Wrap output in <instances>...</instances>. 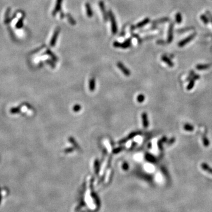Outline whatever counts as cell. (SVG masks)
I'll list each match as a JSON object with an SVG mask.
<instances>
[{
  "label": "cell",
  "instance_id": "1",
  "mask_svg": "<svg viewBox=\"0 0 212 212\" xmlns=\"http://www.w3.org/2000/svg\"><path fill=\"white\" fill-rule=\"evenodd\" d=\"M108 15L109 17L110 18V21H111V32H112L113 35H116L117 33V25L116 20L115 18L114 15L113 13L111 10H109L108 12Z\"/></svg>",
  "mask_w": 212,
  "mask_h": 212
},
{
  "label": "cell",
  "instance_id": "2",
  "mask_svg": "<svg viewBox=\"0 0 212 212\" xmlns=\"http://www.w3.org/2000/svg\"><path fill=\"white\" fill-rule=\"evenodd\" d=\"M131 38L127 39L123 42H120L119 41H114L113 42V46L116 48H121L123 49L129 48L131 47Z\"/></svg>",
  "mask_w": 212,
  "mask_h": 212
},
{
  "label": "cell",
  "instance_id": "3",
  "mask_svg": "<svg viewBox=\"0 0 212 212\" xmlns=\"http://www.w3.org/2000/svg\"><path fill=\"white\" fill-rule=\"evenodd\" d=\"M60 30H61V28H60V27H58L56 28L54 32L53 36H52V38H51V41H50V44L51 47H54V46L56 45V42H57V39H58L59 33H60Z\"/></svg>",
  "mask_w": 212,
  "mask_h": 212
},
{
  "label": "cell",
  "instance_id": "4",
  "mask_svg": "<svg viewBox=\"0 0 212 212\" xmlns=\"http://www.w3.org/2000/svg\"><path fill=\"white\" fill-rule=\"evenodd\" d=\"M98 5L100 7V9H101V12L103 14V19L104 21L105 22H107L108 21V18H109V15H108L107 12L106 10V7H105V4H104V2H103V1H100V2H98Z\"/></svg>",
  "mask_w": 212,
  "mask_h": 212
},
{
  "label": "cell",
  "instance_id": "5",
  "mask_svg": "<svg viewBox=\"0 0 212 212\" xmlns=\"http://www.w3.org/2000/svg\"><path fill=\"white\" fill-rule=\"evenodd\" d=\"M149 22H150V19L149 18H145L142 21L137 24V25H135V26H131V27H130V31H133L134 30L137 29V28H141V27H144L145 25L147 24Z\"/></svg>",
  "mask_w": 212,
  "mask_h": 212
},
{
  "label": "cell",
  "instance_id": "6",
  "mask_svg": "<svg viewBox=\"0 0 212 212\" xmlns=\"http://www.w3.org/2000/svg\"><path fill=\"white\" fill-rule=\"evenodd\" d=\"M62 2V0H57L54 9L53 11L52 12V16H53V17H55L58 12H60V11H61Z\"/></svg>",
  "mask_w": 212,
  "mask_h": 212
},
{
  "label": "cell",
  "instance_id": "7",
  "mask_svg": "<svg viewBox=\"0 0 212 212\" xmlns=\"http://www.w3.org/2000/svg\"><path fill=\"white\" fill-rule=\"evenodd\" d=\"M117 65V67H119V68H120V70H121V71L124 72V74L125 75H126V76H129V75H130V71H129V70H128V69L127 68L125 67L124 66L123 64H122L121 62H119Z\"/></svg>",
  "mask_w": 212,
  "mask_h": 212
},
{
  "label": "cell",
  "instance_id": "8",
  "mask_svg": "<svg viewBox=\"0 0 212 212\" xmlns=\"http://www.w3.org/2000/svg\"><path fill=\"white\" fill-rule=\"evenodd\" d=\"M196 36V34H192V35H191V36H189V37H188L187 38H186V39H184V40H182L181 42H179V46H180V47H183V46H185L187 43H188L189 42H190V41H191L192 39H193V38H194V36Z\"/></svg>",
  "mask_w": 212,
  "mask_h": 212
},
{
  "label": "cell",
  "instance_id": "9",
  "mask_svg": "<svg viewBox=\"0 0 212 212\" xmlns=\"http://www.w3.org/2000/svg\"><path fill=\"white\" fill-rule=\"evenodd\" d=\"M86 12H87V16L88 17H92L93 16V12L92 11L91 5L89 3L86 4Z\"/></svg>",
  "mask_w": 212,
  "mask_h": 212
},
{
  "label": "cell",
  "instance_id": "10",
  "mask_svg": "<svg viewBox=\"0 0 212 212\" xmlns=\"http://www.w3.org/2000/svg\"><path fill=\"white\" fill-rule=\"evenodd\" d=\"M173 24H171L170 26L169 30V35H168V43H170L173 40Z\"/></svg>",
  "mask_w": 212,
  "mask_h": 212
},
{
  "label": "cell",
  "instance_id": "11",
  "mask_svg": "<svg viewBox=\"0 0 212 212\" xmlns=\"http://www.w3.org/2000/svg\"><path fill=\"white\" fill-rule=\"evenodd\" d=\"M66 17L67 18L68 21L69 23H70V24L72 25V26H75V25L76 24V21H75V20L74 19L73 17L71 16L70 14L69 13L66 14Z\"/></svg>",
  "mask_w": 212,
  "mask_h": 212
},
{
  "label": "cell",
  "instance_id": "12",
  "mask_svg": "<svg viewBox=\"0 0 212 212\" xmlns=\"http://www.w3.org/2000/svg\"><path fill=\"white\" fill-rule=\"evenodd\" d=\"M161 59H162L163 61H164L165 62H166L170 67H173V62H171V60H170V58H168L167 56H163L162 57V58H161Z\"/></svg>",
  "mask_w": 212,
  "mask_h": 212
},
{
  "label": "cell",
  "instance_id": "13",
  "mask_svg": "<svg viewBox=\"0 0 212 212\" xmlns=\"http://www.w3.org/2000/svg\"><path fill=\"white\" fill-rule=\"evenodd\" d=\"M131 31V35L132 36V37H134V38H136L139 44H140L142 42L143 39H141V38H140V36H139L137 34L134 33V32H133V31Z\"/></svg>",
  "mask_w": 212,
  "mask_h": 212
},
{
  "label": "cell",
  "instance_id": "14",
  "mask_svg": "<svg viewBox=\"0 0 212 212\" xmlns=\"http://www.w3.org/2000/svg\"><path fill=\"white\" fill-rule=\"evenodd\" d=\"M45 54H46L50 55V56H51V57H52V59H53V60H54V61H57V60H58V58H57V57H56V56H55V55L54 54L52 53V52H51V50H49V49H48V50H47V51H46V52H45Z\"/></svg>",
  "mask_w": 212,
  "mask_h": 212
},
{
  "label": "cell",
  "instance_id": "15",
  "mask_svg": "<svg viewBox=\"0 0 212 212\" xmlns=\"http://www.w3.org/2000/svg\"><path fill=\"white\" fill-rule=\"evenodd\" d=\"M202 167L204 170H206V171H208V172L210 173H212V169H210V168L209 167V165H207L206 164L204 163L202 164Z\"/></svg>",
  "mask_w": 212,
  "mask_h": 212
},
{
  "label": "cell",
  "instance_id": "16",
  "mask_svg": "<svg viewBox=\"0 0 212 212\" xmlns=\"http://www.w3.org/2000/svg\"><path fill=\"white\" fill-rule=\"evenodd\" d=\"M168 21V18H161V19H159L158 20H156V21H153L152 23L153 24H155L161 23V22H165V21Z\"/></svg>",
  "mask_w": 212,
  "mask_h": 212
},
{
  "label": "cell",
  "instance_id": "17",
  "mask_svg": "<svg viewBox=\"0 0 212 212\" xmlns=\"http://www.w3.org/2000/svg\"><path fill=\"white\" fill-rule=\"evenodd\" d=\"M128 24H125L124 25V26H123V27H122V30H121V32H120V37H123V36H125V28H126V27H127V26H128Z\"/></svg>",
  "mask_w": 212,
  "mask_h": 212
},
{
  "label": "cell",
  "instance_id": "18",
  "mask_svg": "<svg viewBox=\"0 0 212 212\" xmlns=\"http://www.w3.org/2000/svg\"><path fill=\"white\" fill-rule=\"evenodd\" d=\"M184 129H185L186 131H192L193 129H194V128H193V127L192 126V125H191L190 124H186L185 125H184Z\"/></svg>",
  "mask_w": 212,
  "mask_h": 212
},
{
  "label": "cell",
  "instance_id": "19",
  "mask_svg": "<svg viewBox=\"0 0 212 212\" xmlns=\"http://www.w3.org/2000/svg\"><path fill=\"white\" fill-rule=\"evenodd\" d=\"M209 67V65H198L197 66V69H199V70H204V69H207Z\"/></svg>",
  "mask_w": 212,
  "mask_h": 212
},
{
  "label": "cell",
  "instance_id": "20",
  "mask_svg": "<svg viewBox=\"0 0 212 212\" xmlns=\"http://www.w3.org/2000/svg\"><path fill=\"white\" fill-rule=\"evenodd\" d=\"M176 21L177 23H180L181 22V16L180 13H177V14L176 16Z\"/></svg>",
  "mask_w": 212,
  "mask_h": 212
},
{
  "label": "cell",
  "instance_id": "21",
  "mask_svg": "<svg viewBox=\"0 0 212 212\" xmlns=\"http://www.w3.org/2000/svg\"><path fill=\"white\" fill-rule=\"evenodd\" d=\"M194 80H192L190 82V84H189V86H187V90H190L192 88L194 87Z\"/></svg>",
  "mask_w": 212,
  "mask_h": 212
},
{
  "label": "cell",
  "instance_id": "22",
  "mask_svg": "<svg viewBox=\"0 0 212 212\" xmlns=\"http://www.w3.org/2000/svg\"><path fill=\"white\" fill-rule=\"evenodd\" d=\"M22 21H23V18H20V20L18 21L17 25H16V27H17V28H20V27H22Z\"/></svg>",
  "mask_w": 212,
  "mask_h": 212
},
{
  "label": "cell",
  "instance_id": "23",
  "mask_svg": "<svg viewBox=\"0 0 212 212\" xmlns=\"http://www.w3.org/2000/svg\"><path fill=\"white\" fill-rule=\"evenodd\" d=\"M201 17L202 20L203 22H204V24H207L208 23V22H209V20H208V18H207V17H206L205 16H203V15H202V16H201V17Z\"/></svg>",
  "mask_w": 212,
  "mask_h": 212
},
{
  "label": "cell",
  "instance_id": "24",
  "mask_svg": "<svg viewBox=\"0 0 212 212\" xmlns=\"http://www.w3.org/2000/svg\"><path fill=\"white\" fill-rule=\"evenodd\" d=\"M203 141H204V145H205L206 147H208V145H209V140L207 138L204 137L203 138Z\"/></svg>",
  "mask_w": 212,
  "mask_h": 212
},
{
  "label": "cell",
  "instance_id": "25",
  "mask_svg": "<svg viewBox=\"0 0 212 212\" xmlns=\"http://www.w3.org/2000/svg\"><path fill=\"white\" fill-rule=\"evenodd\" d=\"M65 17H66V14H65L62 11H60V18H61V19H63Z\"/></svg>",
  "mask_w": 212,
  "mask_h": 212
},
{
  "label": "cell",
  "instance_id": "26",
  "mask_svg": "<svg viewBox=\"0 0 212 212\" xmlns=\"http://www.w3.org/2000/svg\"><path fill=\"white\" fill-rule=\"evenodd\" d=\"M157 44L160 45H163L165 44V42H164V41H162V40H158V41H157Z\"/></svg>",
  "mask_w": 212,
  "mask_h": 212
},
{
  "label": "cell",
  "instance_id": "27",
  "mask_svg": "<svg viewBox=\"0 0 212 212\" xmlns=\"http://www.w3.org/2000/svg\"><path fill=\"white\" fill-rule=\"evenodd\" d=\"M47 62H48L49 64H50V65H51V66H52V67H54L55 65H54V64L53 62H52V61H50V60H47Z\"/></svg>",
  "mask_w": 212,
  "mask_h": 212
},
{
  "label": "cell",
  "instance_id": "28",
  "mask_svg": "<svg viewBox=\"0 0 212 212\" xmlns=\"http://www.w3.org/2000/svg\"><path fill=\"white\" fill-rule=\"evenodd\" d=\"M207 13H208V16H209V18H210V20H211V21H212V15L210 14L209 13V12H207Z\"/></svg>",
  "mask_w": 212,
  "mask_h": 212
}]
</instances>
